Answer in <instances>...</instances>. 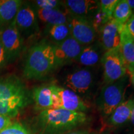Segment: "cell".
Here are the masks:
<instances>
[{
    "instance_id": "cell-17",
    "label": "cell",
    "mask_w": 134,
    "mask_h": 134,
    "mask_svg": "<svg viewBox=\"0 0 134 134\" xmlns=\"http://www.w3.org/2000/svg\"><path fill=\"white\" fill-rule=\"evenodd\" d=\"M37 15L38 19L48 26L67 24L68 14L61 9H38Z\"/></svg>"
},
{
    "instance_id": "cell-4",
    "label": "cell",
    "mask_w": 134,
    "mask_h": 134,
    "mask_svg": "<svg viewBox=\"0 0 134 134\" xmlns=\"http://www.w3.org/2000/svg\"><path fill=\"white\" fill-rule=\"evenodd\" d=\"M125 76L116 81L105 84L96 100L100 114L108 117L115 109L124 101L125 93Z\"/></svg>"
},
{
    "instance_id": "cell-24",
    "label": "cell",
    "mask_w": 134,
    "mask_h": 134,
    "mask_svg": "<svg viewBox=\"0 0 134 134\" xmlns=\"http://www.w3.org/2000/svg\"><path fill=\"white\" fill-rule=\"evenodd\" d=\"M35 3L38 7V9H60L61 6H63L62 1L57 0H37Z\"/></svg>"
},
{
    "instance_id": "cell-14",
    "label": "cell",
    "mask_w": 134,
    "mask_h": 134,
    "mask_svg": "<svg viewBox=\"0 0 134 134\" xmlns=\"http://www.w3.org/2000/svg\"><path fill=\"white\" fill-rule=\"evenodd\" d=\"M22 4L23 1L19 0H2L0 4V28L1 30L14 21Z\"/></svg>"
},
{
    "instance_id": "cell-15",
    "label": "cell",
    "mask_w": 134,
    "mask_h": 134,
    "mask_svg": "<svg viewBox=\"0 0 134 134\" xmlns=\"http://www.w3.org/2000/svg\"><path fill=\"white\" fill-rule=\"evenodd\" d=\"M134 98L124 100L108 117V123L112 126H119L130 120Z\"/></svg>"
},
{
    "instance_id": "cell-29",
    "label": "cell",
    "mask_w": 134,
    "mask_h": 134,
    "mask_svg": "<svg viewBox=\"0 0 134 134\" xmlns=\"http://www.w3.org/2000/svg\"><path fill=\"white\" fill-rule=\"evenodd\" d=\"M127 3L129 5L130 8H131L132 12H134V0H127Z\"/></svg>"
},
{
    "instance_id": "cell-32",
    "label": "cell",
    "mask_w": 134,
    "mask_h": 134,
    "mask_svg": "<svg viewBox=\"0 0 134 134\" xmlns=\"http://www.w3.org/2000/svg\"><path fill=\"white\" fill-rule=\"evenodd\" d=\"M1 2H2V0H0V4H1Z\"/></svg>"
},
{
    "instance_id": "cell-20",
    "label": "cell",
    "mask_w": 134,
    "mask_h": 134,
    "mask_svg": "<svg viewBox=\"0 0 134 134\" xmlns=\"http://www.w3.org/2000/svg\"><path fill=\"white\" fill-rule=\"evenodd\" d=\"M133 13L127 0H119L113 14V19L120 24H125Z\"/></svg>"
},
{
    "instance_id": "cell-30",
    "label": "cell",
    "mask_w": 134,
    "mask_h": 134,
    "mask_svg": "<svg viewBox=\"0 0 134 134\" xmlns=\"http://www.w3.org/2000/svg\"><path fill=\"white\" fill-rule=\"evenodd\" d=\"M130 122L132 123V124L134 125V104H133V108H132V113H131V115H130Z\"/></svg>"
},
{
    "instance_id": "cell-31",
    "label": "cell",
    "mask_w": 134,
    "mask_h": 134,
    "mask_svg": "<svg viewBox=\"0 0 134 134\" xmlns=\"http://www.w3.org/2000/svg\"><path fill=\"white\" fill-rule=\"evenodd\" d=\"M130 79H131V83L134 88V71L130 73Z\"/></svg>"
},
{
    "instance_id": "cell-5",
    "label": "cell",
    "mask_w": 134,
    "mask_h": 134,
    "mask_svg": "<svg viewBox=\"0 0 134 134\" xmlns=\"http://www.w3.org/2000/svg\"><path fill=\"white\" fill-rule=\"evenodd\" d=\"M53 95V109L85 113L89 108L85 100L79 95L66 88L50 85Z\"/></svg>"
},
{
    "instance_id": "cell-11",
    "label": "cell",
    "mask_w": 134,
    "mask_h": 134,
    "mask_svg": "<svg viewBox=\"0 0 134 134\" xmlns=\"http://www.w3.org/2000/svg\"><path fill=\"white\" fill-rule=\"evenodd\" d=\"M124 25L111 19L100 29V46L105 52L120 48Z\"/></svg>"
},
{
    "instance_id": "cell-16",
    "label": "cell",
    "mask_w": 134,
    "mask_h": 134,
    "mask_svg": "<svg viewBox=\"0 0 134 134\" xmlns=\"http://www.w3.org/2000/svg\"><path fill=\"white\" fill-rule=\"evenodd\" d=\"M120 52L127 71L132 73L134 71V41L125 32L124 26L121 32Z\"/></svg>"
},
{
    "instance_id": "cell-19",
    "label": "cell",
    "mask_w": 134,
    "mask_h": 134,
    "mask_svg": "<svg viewBox=\"0 0 134 134\" xmlns=\"http://www.w3.org/2000/svg\"><path fill=\"white\" fill-rule=\"evenodd\" d=\"M100 50L96 44L90 45L83 48L77 60L85 66H93L97 65L100 58Z\"/></svg>"
},
{
    "instance_id": "cell-18",
    "label": "cell",
    "mask_w": 134,
    "mask_h": 134,
    "mask_svg": "<svg viewBox=\"0 0 134 134\" xmlns=\"http://www.w3.org/2000/svg\"><path fill=\"white\" fill-rule=\"evenodd\" d=\"M33 98L36 108L41 110L53 109V100L50 86H41L35 88L33 91Z\"/></svg>"
},
{
    "instance_id": "cell-12",
    "label": "cell",
    "mask_w": 134,
    "mask_h": 134,
    "mask_svg": "<svg viewBox=\"0 0 134 134\" xmlns=\"http://www.w3.org/2000/svg\"><path fill=\"white\" fill-rule=\"evenodd\" d=\"M14 23L22 37L31 36L38 31L37 15L29 5L22 4Z\"/></svg>"
},
{
    "instance_id": "cell-10",
    "label": "cell",
    "mask_w": 134,
    "mask_h": 134,
    "mask_svg": "<svg viewBox=\"0 0 134 134\" xmlns=\"http://www.w3.org/2000/svg\"><path fill=\"white\" fill-rule=\"evenodd\" d=\"M62 3L68 14L87 19L90 22L100 10L98 1L66 0L63 1Z\"/></svg>"
},
{
    "instance_id": "cell-27",
    "label": "cell",
    "mask_w": 134,
    "mask_h": 134,
    "mask_svg": "<svg viewBox=\"0 0 134 134\" xmlns=\"http://www.w3.org/2000/svg\"><path fill=\"white\" fill-rule=\"evenodd\" d=\"M8 62L7 57H6V52L3 47L1 39H0V69L3 68Z\"/></svg>"
},
{
    "instance_id": "cell-8",
    "label": "cell",
    "mask_w": 134,
    "mask_h": 134,
    "mask_svg": "<svg viewBox=\"0 0 134 134\" xmlns=\"http://www.w3.org/2000/svg\"><path fill=\"white\" fill-rule=\"evenodd\" d=\"M67 24L71 37L82 46L94 41L96 32L90 21L68 14Z\"/></svg>"
},
{
    "instance_id": "cell-22",
    "label": "cell",
    "mask_w": 134,
    "mask_h": 134,
    "mask_svg": "<svg viewBox=\"0 0 134 134\" xmlns=\"http://www.w3.org/2000/svg\"><path fill=\"white\" fill-rule=\"evenodd\" d=\"M119 0H101L99 1L100 10L109 19H113V14Z\"/></svg>"
},
{
    "instance_id": "cell-2",
    "label": "cell",
    "mask_w": 134,
    "mask_h": 134,
    "mask_svg": "<svg viewBox=\"0 0 134 134\" xmlns=\"http://www.w3.org/2000/svg\"><path fill=\"white\" fill-rule=\"evenodd\" d=\"M59 66L55 56L53 46L41 42L33 46L28 52L23 71L27 80L41 79Z\"/></svg>"
},
{
    "instance_id": "cell-6",
    "label": "cell",
    "mask_w": 134,
    "mask_h": 134,
    "mask_svg": "<svg viewBox=\"0 0 134 134\" xmlns=\"http://www.w3.org/2000/svg\"><path fill=\"white\" fill-rule=\"evenodd\" d=\"M100 62L104 69V82L108 84L116 81L125 76L127 69L118 49L105 52Z\"/></svg>"
},
{
    "instance_id": "cell-7",
    "label": "cell",
    "mask_w": 134,
    "mask_h": 134,
    "mask_svg": "<svg viewBox=\"0 0 134 134\" xmlns=\"http://www.w3.org/2000/svg\"><path fill=\"white\" fill-rule=\"evenodd\" d=\"M64 85L65 88L82 98L91 91L93 85V73L87 68L76 70L66 75Z\"/></svg>"
},
{
    "instance_id": "cell-9",
    "label": "cell",
    "mask_w": 134,
    "mask_h": 134,
    "mask_svg": "<svg viewBox=\"0 0 134 134\" xmlns=\"http://www.w3.org/2000/svg\"><path fill=\"white\" fill-rule=\"evenodd\" d=\"M0 39L6 52L8 62L14 60L19 56L23 46V38L17 29L14 21L1 30Z\"/></svg>"
},
{
    "instance_id": "cell-28",
    "label": "cell",
    "mask_w": 134,
    "mask_h": 134,
    "mask_svg": "<svg viewBox=\"0 0 134 134\" xmlns=\"http://www.w3.org/2000/svg\"><path fill=\"white\" fill-rule=\"evenodd\" d=\"M63 134H90L89 130L83 129H76Z\"/></svg>"
},
{
    "instance_id": "cell-1",
    "label": "cell",
    "mask_w": 134,
    "mask_h": 134,
    "mask_svg": "<svg viewBox=\"0 0 134 134\" xmlns=\"http://www.w3.org/2000/svg\"><path fill=\"white\" fill-rule=\"evenodd\" d=\"M88 117L85 113L62 109H49L41 111L38 116L40 134H63L85 124Z\"/></svg>"
},
{
    "instance_id": "cell-33",
    "label": "cell",
    "mask_w": 134,
    "mask_h": 134,
    "mask_svg": "<svg viewBox=\"0 0 134 134\" xmlns=\"http://www.w3.org/2000/svg\"><path fill=\"white\" fill-rule=\"evenodd\" d=\"M101 134H108V133H101Z\"/></svg>"
},
{
    "instance_id": "cell-26",
    "label": "cell",
    "mask_w": 134,
    "mask_h": 134,
    "mask_svg": "<svg viewBox=\"0 0 134 134\" xmlns=\"http://www.w3.org/2000/svg\"><path fill=\"white\" fill-rule=\"evenodd\" d=\"M11 124L10 117L0 114V131L9 126Z\"/></svg>"
},
{
    "instance_id": "cell-21",
    "label": "cell",
    "mask_w": 134,
    "mask_h": 134,
    "mask_svg": "<svg viewBox=\"0 0 134 134\" xmlns=\"http://www.w3.org/2000/svg\"><path fill=\"white\" fill-rule=\"evenodd\" d=\"M47 34L50 39L55 42L56 44L62 42L71 36L67 24L48 26Z\"/></svg>"
},
{
    "instance_id": "cell-23",
    "label": "cell",
    "mask_w": 134,
    "mask_h": 134,
    "mask_svg": "<svg viewBox=\"0 0 134 134\" xmlns=\"http://www.w3.org/2000/svg\"><path fill=\"white\" fill-rule=\"evenodd\" d=\"M0 134H31L29 130L19 123L11 124L9 126L0 131Z\"/></svg>"
},
{
    "instance_id": "cell-25",
    "label": "cell",
    "mask_w": 134,
    "mask_h": 134,
    "mask_svg": "<svg viewBox=\"0 0 134 134\" xmlns=\"http://www.w3.org/2000/svg\"><path fill=\"white\" fill-rule=\"evenodd\" d=\"M124 29L129 36L134 41V14L124 25Z\"/></svg>"
},
{
    "instance_id": "cell-3",
    "label": "cell",
    "mask_w": 134,
    "mask_h": 134,
    "mask_svg": "<svg viewBox=\"0 0 134 134\" xmlns=\"http://www.w3.org/2000/svg\"><path fill=\"white\" fill-rule=\"evenodd\" d=\"M27 102L26 89L21 81L15 78L0 80V114L15 117Z\"/></svg>"
},
{
    "instance_id": "cell-13",
    "label": "cell",
    "mask_w": 134,
    "mask_h": 134,
    "mask_svg": "<svg viewBox=\"0 0 134 134\" xmlns=\"http://www.w3.org/2000/svg\"><path fill=\"white\" fill-rule=\"evenodd\" d=\"M55 56L59 65L77 60L83 49V46L71 36L62 42L53 46Z\"/></svg>"
}]
</instances>
